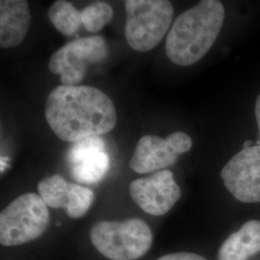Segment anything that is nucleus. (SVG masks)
Masks as SVG:
<instances>
[{
    "mask_svg": "<svg viewBox=\"0 0 260 260\" xmlns=\"http://www.w3.org/2000/svg\"><path fill=\"white\" fill-rule=\"evenodd\" d=\"M45 116L56 136L69 143L106 134L118 119L111 99L91 86L56 87L47 96Z\"/></svg>",
    "mask_w": 260,
    "mask_h": 260,
    "instance_id": "1",
    "label": "nucleus"
},
{
    "mask_svg": "<svg viewBox=\"0 0 260 260\" xmlns=\"http://www.w3.org/2000/svg\"><path fill=\"white\" fill-rule=\"evenodd\" d=\"M224 20L223 3L203 0L177 17L166 39L168 58L178 66L194 65L210 50Z\"/></svg>",
    "mask_w": 260,
    "mask_h": 260,
    "instance_id": "2",
    "label": "nucleus"
},
{
    "mask_svg": "<svg viewBox=\"0 0 260 260\" xmlns=\"http://www.w3.org/2000/svg\"><path fill=\"white\" fill-rule=\"evenodd\" d=\"M90 236L95 249L110 260L138 259L152 244L150 228L139 218L98 222Z\"/></svg>",
    "mask_w": 260,
    "mask_h": 260,
    "instance_id": "3",
    "label": "nucleus"
},
{
    "mask_svg": "<svg viewBox=\"0 0 260 260\" xmlns=\"http://www.w3.org/2000/svg\"><path fill=\"white\" fill-rule=\"evenodd\" d=\"M124 35L132 49L146 52L163 40L174 19L168 0H126Z\"/></svg>",
    "mask_w": 260,
    "mask_h": 260,
    "instance_id": "4",
    "label": "nucleus"
},
{
    "mask_svg": "<svg viewBox=\"0 0 260 260\" xmlns=\"http://www.w3.org/2000/svg\"><path fill=\"white\" fill-rule=\"evenodd\" d=\"M48 223L49 212L41 196H19L0 213V242L12 247L33 241L46 232Z\"/></svg>",
    "mask_w": 260,
    "mask_h": 260,
    "instance_id": "5",
    "label": "nucleus"
},
{
    "mask_svg": "<svg viewBox=\"0 0 260 260\" xmlns=\"http://www.w3.org/2000/svg\"><path fill=\"white\" fill-rule=\"evenodd\" d=\"M107 54L105 40L101 36L77 39L59 48L49 59L48 70L60 76L62 85L77 86L90 64L101 62Z\"/></svg>",
    "mask_w": 260,
    "mask_h": 260,
    "instance_id": "6",
    "label": "nucleus"
},
{
    "mask_svg": "<svg viewBox=\"0 0 260 260\" xmlns=\"http://www.w3.org/2000/svg\"><path fill=\"white\" fill-rule=\"evenodd\" d=\"M221 177L236 200L260 203V144L237 152L223 168Z\"/></svg>",
    "mask_w": 260,
    "mask_h": 260,
    "instance_id": "7",
    "label": "nucleus"
},
{
    "mask_svg": "<svg viewBox=\"0 0 260 260\" xmlns=\"http://www.w3.org/2000/svg\"><path fill=\"white\" fill-rule=\"evenodd\" d=\"M129 194L134 203L146 213L162 216L169 212L181 197V189L174 174L164 170L149 177L133 180Z\"/></svg>",
    "mask_w": 260,
    "mask_h": 260,
    "instance_id": "8",
    "label": "nucleus"
},
{
    "mask_svg": "<svg viewBox=\"0 0 260 260\" xmlns=\"http://www.w3.org/2000/svg\"><path fill=\"white\" fill-rule=\"evenodd\" d=\"M72 176L82 183H95L107 173L110 159L101 136H90L75 142L68 152Z\"/></svg>",
    "mask_w": 260,
    "mask_h": 260,
    "instance_id": "9",
    "label": "nucleus"
},
{
    "mask_svg": "<svg viewBox=\"0 0 260 260\" xmlns=\"http://www.w3.org/2000/svg\"><path fill=\"white\" fill-rule=\"evenodd\" d=\"M38 190L47 206L65 208L68 216L73 219L81 218L87 213L94 197L92 190L70 183L59 175L42 179L38 184Z\"/></svg>",
    "mask_w": 260,
    "mask_h": 260,
    "instance_id": "10",
    "label": "nucleus"
},
{
    "mask_svg": "<svg viewBox=\"0 0 260 260\" xmlns=\"http://www.w3.org/2000/svg\"><path fill=\"white\" fill-rule=\"evenodd\" d=\"M178 154L168 138L146 135L138 141L129 167L138 174H148L177 163Z\"/></svg>",
    "mask_w": 260,
    "mask_h": 260,
    "instance_id": "11",
    "label": "nucleus"
},
{
    "mask_svg": "<svg viewBox=\"0 0 260 260\" xmlns=\"http://www.w3.org/2000/svg\"><path fill=\"white\" fill-rule=\"evenodd\" d=\"M31 14L25 0L0 1V46L10 48L19 46L27 35Z\"/></svg>",
    "mask_w": 260,
    "mask_h": 260,
    "instance_id": "12",
    "label": "nucleus"
},
{
    "mask_svg": "<svg viewBox=\"0 0 260 260\" xmlns=\"http://www.w3.org/2000/svg\"><path fill=\"white\" fill-rule=\"evenodd\" d=\"M260 251V222L251 220L232 234L219 250V260H247Z\"/></svg>",
    "mask_w": 260,
    "mask_h": 260,
    "instance_id": "13",
    "label": "nucleus"
},
{
    "mask_svg": "<svg viewBox=\"0 0 260 260\" xmlns=\"http://www.w3.org/2000/svg\"><path fill=\"white\" fill-rule=\"evenodd\" d=\"M48 18L53 26L63 35H75L82 24L81 11L65 0L53 2L48 10Z\"/></svg>",
    "mask_w": 260,
    "mask_h": 260,
    "instance_id": "14",
    "label": "nucleus"
},
{
    "mask_svg": "<svg viewBox=\"0 0 260 260\" xmlns=\"http://www.w3.org/2000/svg\"><path fill=\"white\" fill-rule=\"evenodd\" d=\"M82 24L84 27L92 33L101 31L106 25L114 15L111 6L105 2H94L82 11Z\"/></svg>",
    "mask_w": 260,
    "mask_h": 260,
    "instance_id": "15",
    "label": "nucleus"
},
{
    "mask_svg": "<svg viewBox=\"0 0 260 260\" xmlns=\"http://www.w3.org/2000/svg\"><path fill=\"white\" fill-rule=\"evenodd\" d=\"M171 142L173 149L176 150L177 154H182L189 151L192 148V139L191 137L184 132L177 131L170 134L167 137Z\"/></svg>",
    "mask_w": 260,
    "mask_h": 260,
    "instance_id": "16",
    "label": "nucleus"
},
{
    "mask_svg": "<svg viewBox=\"0 0 260 260\" xmlns=\"http://www.w3.org/2000/svg\"><path fill=\"white\" fill-rule=\"evenodd\" d=\"M157 260H207L205 257L193 253V252H185V251H180V252H175V253H170L166 254Z\"/></svg>",
    "mask_w": 260,
    "mask_h": 260,
    "instance_id": "17",
    "label": "nucleus"
},
{
    "mask_svg": "<svg viewBox=\"0 0 260 260\" xmlns=\"http://www.w3.org/2000/svg\"><path fill=\"white\" fill-rule=\"evenodd\" d=\"M255 117H256V121L258 125V129L260 131V93L257 96L256 103H255Z\"/></svg>",
    "mask_w": 260,
    "mask_h": 260,
    "instance_id": "18",
    "label": "nucleus"
}]
</instances>
